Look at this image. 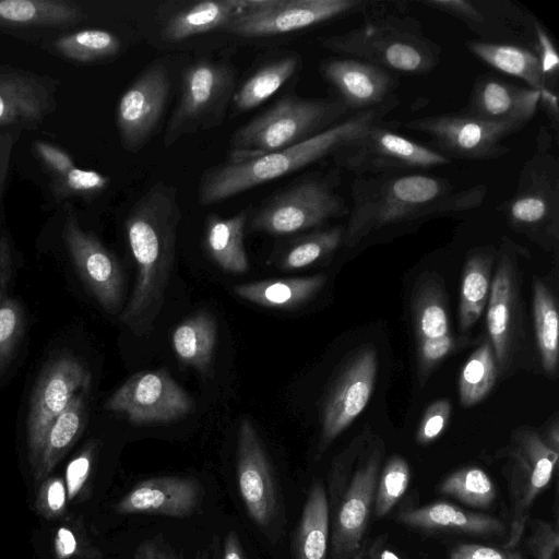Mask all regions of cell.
I'll use <instances>...</instances> for the list:
<instances>
[{
	"mask_svg": "<svg viewBox=\"0 0 559 559\" xmlns=\"http://www.w3.org/2000/svg\"><path fill=\"white\" fill-rule=\"evenodd\" d=\"M94 451L95 445L91 443L68 464L64 483L69 500H73L79 495L88 479Z\"/></svg>",
	"mask_w": 559,
	"mask_h": 559,
	"instance_id": "51",
	"label": "cell"
},
{
	"mask_svg": "<svg viewBox=\"0 0 559 559\" xmlns=\"http://www.w3.org/2000/svg\"><path fill=\"white\" fill-rule=\"evenodd\" d=\"M58 82L0 64V128H35L56 109Z\"/></svg>",
	"mask_w": 559,
	"mask_h": 559,
	"instance_id": "23",
	"label": "cell"
},
{
	"mask_svg": "<svg viewBox=\"0 0 559 559\" xmlns=\"http://www.w3.org/2000/svg\"><path fill=\"white\" fill-rule=\"evenodd\" d=\"M243 0H210L192 3L174 13L165 24V35L170 40L225 28L243 10Z\"/></svg>",
	"mask_w": 559,
	"mask_h": 559,
	"instance_id": "35",
	"label": "cell"
},
{
	"mask_svg": "<svg viewBox=\"0 0 559 559\" xmlns=\"http://www.w3.org/2000/svg\"><path fill=\"white\" fill-rule=\"evenodd\" d=\"M108 185L109 178L107 176L75 166L64 175L53 179V191L59 199L72 195L93 197L103 192Z\"/></svg>",
	"mask_w": 559,
	"mask_h": 559,
	"instance_id": "46",
	"label": "cell"
},
{
	"mask_svg": "<svg viewBox=\"0 0 559 559\" xmlns=\"http://www.w3.org/2000/svg\"><path fill=\"white\" fill-rule=\"evenodd\" d=\"M400 99L393 95L372 109L354 112L325 131L296 145L243 162H226L206 169L199 182L198 202L212 205L262 186L274 179L292 175L311 164L329 157L347 142L371 126L383 121Z\"/></svg>",
	"mask_w": 559,
	"mask_h": 559,
	"instance_id": "3",
	"label": "cell"
},
{
	"mask_svg": "<svg viewBox=\"0 0 559 559\" xmlns=\"http://www.w3.org/2000/svg\"><path fill=\"white\" fill-rule=\"evenodd\" d=\"M377 371L378 355L370 345L356 349L344 361L324 396L317 456H321L365 409Z\"/></svg>",
	"mask_w": 559,
	"mask_h": 559,
	"instance_id": "16",
	"label": "cell"
},
{
	"mask_svg": "<svg viewBox=\"0 0 559 559\" xmlns=\"http://www.w3.org/2000/svg\"><path fill=\"white\" fill-rule=\"evenodd\" d=\"M353 559H402L391 547L388 535L380 534L365 539Z\"/></svg>",
	"mask_w": 559,
	"mask_h": 559,
	"instance_id": "54",
	"label": "cell"
},
{
	"mask_svg": "<svg viewBox=\"0 0 559 559\" xmlns=\"http://www.w3.org/2000/svg\"><path fill=\"white\" fill-rule=\"evenodd\" d=\"M532 306L540 364L548 377H555L559 357L557 300L542 278L533 284Z\"/></svg>",
	"mask_w": 559,
	"mask_h": 559,
	"instance_id": "38",
	"label": "cell"
},
{
	"mask_svg": "<svg viewBox=\"0 0 559 559\" xmlns=\"http://www.w3.org/2000/svg\"><path fill=\"white\" fill-rule=\"evenodd\" d=\"M411 314L416 341L450 333L447 294L439 274L425 272L417 278Z\"/></svg>",
	"mask_w": 559,
	"mask_h": 559,
	"instance_id": "32",
	"label": "cell"
},
{
	"mask_svg": "<svg viewBox=\"0 0 559 559\" xmlns=\"http://www.w3.org/2000/svg\"><path fill=\"white\" fill-rule=\"evenodd\" d=\"M170 86L168 69L156 62L145 68L121 95L116 126L126 151L135 153L152 139L165 114Z\"/></svg>",
	"mask_w": 559,
	"mask_h": 559,
	"instance_id": "18",
	"label": "cell"
},
{
	"mask_svg": "<svg viewBox=\"0 0 559 559\" xmlns=\"http://www.w3.org/2000/svg\"><path fill=\"white\" fill-rule=\"evenodd\" d=\"M525 124L483 120L460 112L408 120L404 127L430 138V147L444 156L467 160L498 159L509 152L503 139Z\"/></svg>",
	"mask_w": 559,
	"mask_h": 559,
	"instance_id": "13",
	"label": "cell"
},
{
	"mask_svg": "<svg viewBox=\"0 0 559 559\" xmlns=\"http://www.w3.org/2000/svg\"><path fill=\"white\" fill-rule=\"evenodd\" d=\"M85 393H78L50 426L38 464L33 473L36 481L44 479L82 433L86 423Z\"/></svg>",
	"mask_w": 559,
	"mask_h": 559,
	"instance_id": "37",
	"label": "cell"
},
{
	"mask_svg": "<svg viewBox=\"0 0 559 559\" xmlns=\"http://www.w3.org/2000/svg\"><path fill=\"white\" fill-rule=\"evenodd\" d=\"M451 403L447 399L432 402L424 412L416 430V441L428 444L445 430L451 416Z\"/></svg>",
	"mask_w": 559,
	"mask_h": 559,
	"instance_id": "49",
	"label": "cell"
},
{
	"mask_svg": "<svg viewBox=\"0 0 559 559\" xmlns=\"http://www.w3.org/2000/svg\"><path fill=\"white\" fill-rule=\"evenodd\" d=\"M236 91L231 66L199 60L181 73L180 93L168 120L164 145L171 146L180 138L209 131L222 124Z\"/></svg>",
	"mask_w": 559,
	"mask_h": 559,
	"instance_id": "10",
	"label": "cell"
},
{
	"mask_svg": "<svg viewBox=\"0 0 559 559\" xmlns=\"http://www.w3.org/2000/svg\"><path fill=\"white\" fill-rule=\"evenodd\" d=\"M528 252L508 237L497 250V266L487 304L488 341L493 349L499 373L512 364L522 334L521 275L519 257Z\"/></svg>",
	"mask_w": 559,
	"mask_h": 559,
	"instance_id": "14",
	"label": "cell"
},
{
	"mask_svg": "<svg viewBox=\"0 0 559 559\" xmlns=\"http://www.w3.org/2000/svg\"><path fill=\"white\" fill-rule=\"evenodd\" d=\"M66 483L60 477H50L43 481L35 502L36 511L46 519L61 516L67 503Z\"/></svg>",
	"mask_w": 559,
	"mask_h": 559,
	"instance_id": "50",
	"label": "cell"
},
{
	"mask_svg": "<svg viewBox=\"0 0 559 559\" xmlns=\"http://www.w3.org/2000/svg\"><path fill=\"white\" fill-rule=\"evenodd\" d=\"M540 93L486 73L477 76L467 104L461 115L491 121H513L523 124L535 116Z\"/></svg>",
	"mask_w": 559,
	"mask_h": 559,
	"instance_id": "25",
	"label": "cell"
},
{
	"mask_svg": "<svg viewBox=\"0 0 559 559\" xmlns=\"http://www.w3.org/2000/svg\"><path fill=\"white\" fill-rule=\"evenodd\" d=\"M56 559H69L79 552V542L68 527H60L53 540Z\"/></svg>",
	"mask_w": 559,
	"mask_h": 559,
	"instance_id": "56",
	"label": "cell"
},
{
	"mask_svg": "<svg viewBox=\"0 0 559 559\" xmlns=\"http://www.w3.org/2000/svg\"><path fill=\"white\" fill-rule=\"evenodd\" d=\"M300 63L298 55L283 56L263 63L235 91L230 103L233 114H243L262 105L293 78Z\"/></svg>",
	"mask_w": 559,
	"mask_h": 559,
	"instance_id": "36",
	"label": "cell"
},
{
	"mask_svg": "<svg viewBox=\"0 0 559 559\" xmlns=\"http://www.w3.org/2000/svg\"><path fill=\"white\" fill-rule=\"evenodd\" d=\"M251 209L229 217L210 213L204 223V247L210 258L224 271L245 273L249 269L243 238Z\"/></svg>",
	"mask_w": 559,
	"mask_h": 559,
	"instance_id": "27",
	"label": "cell"
},
{
	"mask_svg": "<svg viewBox=\"0 0 559 559\" xmlns=\"http://www.w3.org/2000/svg\"><path fill=\"white\" fill-rule=\"evenodd\" d=\"M325 274L241 283L233 292L239 298L267 308L290 309L310 300L324 286Z\"/></svg>",
	"mask_w": 559,
	"mask_h": 559,
	"instance_id": "31",
	"label": "cell"
},
{
	"mask_svg": "<svg viewBox=\"0 0 559 559\" xmlns=\"http://www.w3.org/2000/svg\"><path fill=\"white\" fill-rule=\"evenodd\" d=\"M391 121H380L357 135L333 155L337 168L356 177L413 173L448 165L451 159L430 146L394 132Z\"/></svg>",
	"mask_w": 559,
	"mask_h": 559,
	"instance_id": "11",
	"label": "cell"
},
{
	"mask_svg": "<svg viewBox=\"0 0 559 559\" xmlns=\"http://www.w3.org/2000/svg\"><path fill=\"white\" fill-rule=\"evenodd\" d=\"M496 257L493 246L474 248L466 257L459 302L461 332H466L477 322L488 304Z\"/></svg>",
	"mask_w": 559,
	"mask_h": 559,
	"instance_id": "29",
	"label": "cell"
},
{
	"mask_svg": "<svg viewBox=\"0 0 559 559\" xmlns=\"http://www.w3.org/2000/svg\"><path fill=\"white\" fill-rule=\"evenodd\" d=\"M474 343L473 338L447 334L440 337L416 341L417 372L425 382L436 366L445 357L460 352Z\"/></svg>",
	"mask_w": 559,
	"mask_h": 559,
	"instance_id": "45",
	"label": "cell"
},
{
	"mask_svg": "<svg viewBox=\"0 0 559 559\" xmlns=\"http://www.w3.org/2000/svg\"><path fill=\"white\" fill-rule=\"evenodd\" d=\"M53 48L69 60L88 63L115 57L120 51L121 41L109 31L90 28L58 37Z\"/></svg>",
	"mask_w": 559,
	"mask_h": 559,
	"instance_id": "41",
	"label": "cell"
},
{
	"mask_svg": "<svg viewBox=\"0 0 559 559\" xmlns=\"http://www.w3.org/2000/svg\"><path fill=\"white\" fill-rule=\"evenodd\" d=\"M62 235L88 292L104 310L112 314L119 312L124 295V277L119 260L93 234L82 229L73 214L66 217Z\"/></svg>",
	"mask_w": 559,
	"mask_h": 559,
	"instance_id": "20",
	"label": "cell"
},
{
	"mask_svg": "<svg viewBox=\"0 0 559 559\" xmlns=\"http://www.w3.org/2000/svg\"><path fill=\"white\" fill-rule=\"evenodd\" d=\"M222 559H246L239 537L234 531L225 538Z\"/></svg>",
	"mask_w": 559,
	"mask_h": 559,
	"instance_id": "58",
	"label": "cell"
},
{
	"mask_svg": "<svg viewBox=\"0 0 559 559\" xmlns=\"http://www.w3.org/2000/svg\"><path fill=\"white\" fill-rule=\"evenodd\" d=\"M344 233L345 226L337 225L292 239L277 251V267L284 271L299 270L331 257L343 246Z\"/></svg>",
	"mask_w": 559,
	"mask_h": 559,
	"instance_id": "39",
	"label": "cell"
},
{
	"mask_svg": "<svg viewBox=\"0 0 559 559\" xmlns=\"http://www.w3.org/2000/svg\"><path fill=\"white\" fill-rule=\"evenodd\" d=\"M526 545L534 559H557L559 549L557 524L538 519L531 521Z\"/></svg>",
	"mask_w": 559,
	"mask_h": 559,
	"instance_id": "47",
	"label": "cell"
},
{
	"mask_svg": "<svg viewBox=\"0 0 559 559\" xmlns=\"http://www.w3.org/2000/svg\"><path fill=\"white\" fill-rule=\"evenodd\" d=\"M33 146L36 155L53 179L75 167L72 157L64 150L53 144L45 141H36Z\"/></svg>",
	"mask_w": 559,
	"mask_h": 559,
	"instance_id": "53",
	"label": "cell"
},
{
	"mask_svg": "<svg viewBox=\"0 0 559 559\" xmlns=\"http://www.w3.org/2000/svg\"><path fill=\"white\" fill-rule=\"evenodd\" d=\"M340 168L317 171L275 191L252 213L250 230L286 236L323 226L348 215L349 207L338 194Z\"/></svg>",
	"mask_w": 559,
	"mask_h": 559,
	"instance_id": "8",
	"label": "cell"
},
{
	"mask_svg": "<svg viewBox=\"0 0 559 559\" xmlns=\"http://www.w3.org/2000/svg\"><path fill=\"white\" fill-rule=\"evenodd\" d=\"M352 115L334 98L288 94L235 130L227 162L238 163L301 143Z\"/></svg>",
	"mask_w": 559,
	"mask_h": 559,
	"instance_id": "6",
	"label": "cell"
},
{
	"mask_svg": "<svg viewBox=\"0 0 559 559\" xmlns=\"http://www.w3.org/2000/svg\"><path fill=\"white\" fill-rule=\"evenodd\" d=\"M202 492L201 484L193 477H152L132 487L116 504V511L187 518L200 507Z\"/></svg>",
	"mask_w": 559,
	"mask_h": 559,
	"instance_id": "24",
	"label": "cell"
},
{
	"mask_svg": "<svg viewBox=\"0 0 559 559\" xmlns=\"http://www.w3.org/2000/svg\"><path fill=\"white\" fill-rule=\"evenodd\" d=\"M465 47L491 68L521 79L530 88L539 93L548 90L539 58L533 48L479 39L466 40Z\"/></svg>",
	"mask_w": 559,
	"mask_h": 559,
	"instance_id": "30",
	"label": "cell"
},
{
	"mask_svg": "<svg viewBox=\"0 0 559 559\" xmlns=\"http://www.w3.org/2000/svg\"><path fill=\"white\" fill-rule=\"evenodd\" d=\"M24 313L17 300L0 294V377L13 360L24 331Z\"/></svg>",
	"mask_w": 559,
	"mask_h": 559,
	"instance_id": "44",
	"label": "cell"
},
{
	"mask_svg": "<svg viewBox=\"0 0 559 559\" xmlns=\"http://www.w3.org/2000/svg\"><path fill=\"white\" fill-rule=\"evenodd\" d=\"M238 489L252 521L269 527L278 514V492L271 462L252 421L243 418L237 436Z\"/></svg>",
	"mask_w": 559,
	"mask_h": 559,
	"instance_id": "21",
	"label": "cell"
},
{
	"mask_svg": "<svg viewBox=\"0 0 559 559\" xmlns=\"http://www.w3.org/2000/svg\"><path fill=\"white\" fill-rule=\"evenodd\" d=\"M180 221L178 190L164 181L152 185L126 218V236L136 265V280L119 320L138 336L151 333L163 308Z\"/></svg>",
	"mask_w": 559,
	"mask_h": 559,
	"instance_id": "2",
	"label": "cell"
},
{
	"mask_svg": "<svg viewBox=\"0 0 559 559\" xmlns=\"http://www.w3.org/2000/svg\"><path fill=\"white\" fill-rule=\"evenodd\" d=\"M319 41L333 52L407 74L432 71L441 56V47L425 35L420 22L404 14L369 16L358 27Z\"/></svg>",
	"mask_w": 559,
	"mask_h": 559,
	"instance_id": "5",
	"label": "cell"
},
{
	"mask_svg": "<svg viewBox=\"0 0 559 559\" xmlns=\"http://www.w3.org/2000/svg\"><path fill=\"white\" fill-rule=\"evenodd\" d=\"M134 559H178L162 539H147L138 547Z\"/></svg>",
	"mask_w": 559,
	"mask_h": 559,
	"instance_id": "57",
	"label": "cell"
},
{
	"mask_svg": "<svg viewBox=\"0 0 559 559\" xmlns=\"http://www.w3.org/2000/svg\"><path fill=\"white\" fill-rule=\"evenodd\" d=\"M330 516L326 490L313 479L295 530L292 550L294 559H328Z\"/></svg>",
	"mask_w": 559,
	"mask_h": 559,
	"instance_id": "28",
	"label": "cell"
},
{
	"mask_svg": "<svg viewBox=\"0 0 559 559\" xmlns=\"http://www.w3.org/2000/svg\"><path fill=\"white\" fill-rule=\"evenodd\" d=\"M411 481V467L401 455L388 459L379 473L373 512L377 518H384L406 492Z\"/></svg>",
	"mask_w": 559,
	"mask_h": 559,
	"instance_id": "43",
	"label": "cell"
},
{
	"mask_svg": "<svg viewBox=\"0 0 559 559\" xmlns=\"http://www.w3.org/2000/svg\"><path fill=\"white\" fill-rule=\"evenodd\" d=\"M20 129H10L0 133V202L8 178L11 153L17 141Z\"/></svg>",
	"mask_w": 559,
	"mask_h": 559,
	"instance_id": "55",
	"label": "cell"
},
{
	"mask_svg": "<svg viewBox=\"0 0 559 559\" xmlns=\"http://www.w3.org/2000/svg\"><path fill=\"white\" fill-rule=\"evenodd\" d=\"M396 519L404 525L424 531H448L473 536H498L506 533V526L499 519L445 501L400 510Z\"/></svg>",
	"mask_w": 559,
	"mask_h": 559,
	"instance_id": "26",
	"label": "cell"
},
{
	"mask_svg": "<svg viewBox=\"0 0 559 559\" xmlns=\"http://www.w3.org/2000/svg\"><path fill=\"white\" fill-rule=\"evenodd\" d=\"M104 407L126 415L133 425H154L188 416L194 409V403L166 369H156L129 377Z\"/></svg>",
	"mask_w": 559,
	"mask_h": 559,
	"instance_id": "17",
	"label": "cell"
},
{
	"mask_svg": "<svg viewBox=\"0 0 559 559\" xmlns=\"http://www.w3.org/2000/svg\"><path fill=\"white\" fill-rule=\"evenodd\" d=\"M534 28L536 38L534 50L539 58L546 86L548 90L557 93L559 76V55L557 47L551 35L537 19Z\"/></svg>",
	"mask_w": 559,
	"mask_h": 559,
	"instance_id": "48",
	"label": "cell"
},
{
	"mask_svg": "<svg viewBox=\"0 0 559 559\" xmlns=\"http://www.w3.org/2000/svg\"><path fill=\"white\" fill-rule=\"evenodd\" d=\"M499 374L493 349L485 337L463 366L459 378L460 403L471 407L492 390Z\"/></svg>",
	"mask_w": 559,
	"mask_h": 559,
	"instance_id": "40",
	"label": "cell"
},
{
	"mask_svg": "<svg viewBox=\"0 0 559 559\" xmlns=\"http://www.w3.org/2000/svg\"><path fill=\"white\" fill-rule=\"evenodd\" d=\"M217 338L215 317L201 310L182 320L171 333V346L178 359L202 374L210 371Z\"/></svg>",
	"mask_w": 559,
	"mask_h": 559,
	"instance_id": "33",
	"label": "cell"
},
{
	"mask_svg": "<svg viewBox=\"0 0 559 559\" xmlns=\"http://www.w3.org/2000/svg\"><path fill=\"white\" fill-rule=\"evenodd\" d=\"M418 3L461 21L480 36L479 40L535 48L536 17L511 1L420 0Z\"/></svg>",
	"mask_w": 559,
	"mask_h": 559,
	"instance_id": "19",
	"label": "cell"
},
{
	"mask_svg": "<svg viewBox=\"0 0 559 559\" xmlns=\"http://www.w3.org/2000/svg\"><path fill=\"white\" fill-rule=\"evenodd\" d=\"M91 374L71 354H60L48 361L33 390L27 416V445L32 472L40 462L47 432L72 399L87 392Z\"/></svg>",
	"mask_w": 559,
	"mask_h": 559,
	"instance_id": "15",
	"label": "cell"
},
{
	"mask_svg": "<svg viewBox=\"0 0 559 559\" xmlns=\"http://www.w3.org/2000/svg\"><path fill=\"white\" fill-rule=\"evenodd\" d=\"M483 183L460 189L451 180L420 173L355 177L343 246L354 248L412 233L436 218H461L487 195Z\"/></svg>",
	"mask_w": 559,
	"mask_h": 559,
	"instance_id": "1",
	"label": "cell"
},
{
	"mask_svg": "<svg viewBox=\"0 0 559 559\" xmlns=\"http://www.w3.org/2000/svg\"><path fill=\"white\" fill-rule=\"evenodd\" d=\"M559 453L550 449L540 433L528 427L512 431L500 457L506 459L503 475L510 504V523L506 549H515L530 521L536 498L549 485L558 465Z\"/></svg>",
	"mask_w": 559,
	"mask_h": 559,
	"instance_id": "9",
	"label": "cell"
},
{
	"mask_svg": "<svg viewBox=\"0 0 559 559\" xmlns=\"http://www.w3.org/2000/svg\"><path fill=\"white\" fill-rule=\"evenodd\" d=\"M552 133L538 128L534 152L522 165L514 193L497 211L508 226L549 252L559 247V159Z\"/></svg>",
	"mask_w": 559,
	"mask_h": 559,
	"instance_id": "7",
	"label": "cell"
},
{
	"mask_svg": "<svg viewBox=\"0 0 559 559\" xmlns=\"http://www.w3.org/2000/svg\"><path fill=\"white\" fill-rule=\"evenodd\" d=\"M545 443L556 452H559V423L558 417L555 416L550 424H547L544 433H540Z\"/></svg>",
	"mask_w": 559,
	"mask_h": 559,
	"instance_id": "59",
	"label": "cell"
},
{
	"mask_svg": "<svg viewBox=\"0 0 559 559\" xmlns=\"http://www.w3.org/2000/svg\"><path fill=\"white\" fill-rule=\"evenodd\" d=\"M81 7L66 0H0L2 27H59L80 22Z\"/></svg>",
	"mask_w": 559,
	"mask_h": 559,
	"instance_id": "34",
	"label": "cell"
},
{
	"mask_svg": "<svg viewBox=\"0 0 559 559\" xmlns=\"http://www.w3.org/2000/svg\"><path fill=\"white\" fill-rule=\"evenodd\" d=\"M438 491L472 508H488L497 497L490 476L478 466H464L449 474Z\"/></svg>",
	"mask_w": 559,
	"mask_h": 559,
	"instance_id": "42",
	"label": "cell"
},
{
	"mask_svg": "<svg viewBox=\"0 0 559 559\" xmlns=\"http://www.w3.org/2000/svg\"><path fill=\"white\" fill-rule=\"evenodd\" d=\"M449 559H524L515 549L492 547L481 544L461 543L449 552Z\"/></svg>",
	"mask_w": 559,
	"mask_h": 559,
	"instance_id": "52",
	"label": "cell"
},
{
	"mask_svg": "<svg viewBox=\"0 0 559 559\" xmlns=\"http://www.w3.org/2000/svg\"><path fill=\"white\" fill-rule=\"evenodd\" d=\"M320 72L335 92V98L352 114L384 104L400 85L392 72L352 57L324 59Z\"/></svg>",
	"mask_w": 559,
	"mask_h": 559,
	"instance_id": "22",
	"label": "cell"
},
{
	"mask_svg": "<svg viewBox=\"0 0 559 559\" xmlns=\"http://www.w3.org/2000/svg\"><path fill=\"white\" fill-rule=\"evenodd\" d=\"M243 10L224 28L241 37H270L366 11L367 0H243Z\"/></svg>",
	"mask_w": 559,
	"mask_h": 559,
	"instance_id": "12",
	"label": "cell"
},
{
	"mask_svg": "<svg viewBox=\"0 0 559 559\" xmlns=\"http://www.w3.org/2000/svg\"><path fill=\"white\" fill-rule=\"evenodd\" d=\"M384 454L382 438L364 427L333 459L325 488L330 516L328 559H353L366 539Z\"/></svg>",
	"mask_w": 559,
	"mask_h": 559,
	"instance_id": "4",
	"label": "cell"
}]
</instances>
